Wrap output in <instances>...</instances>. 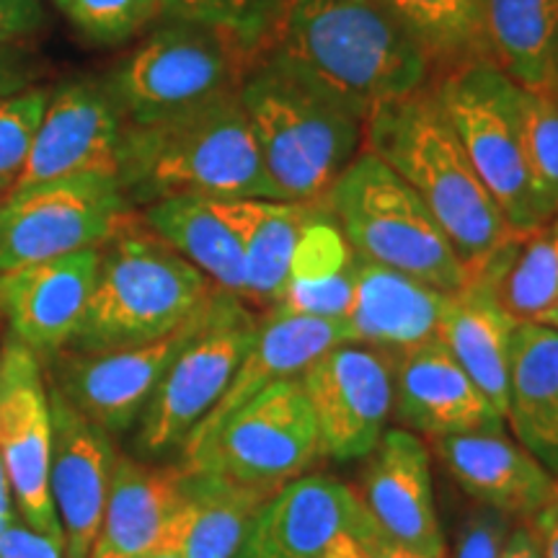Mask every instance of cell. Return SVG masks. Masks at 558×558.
<instances>
[{"mask_svg": "<svg viewBox=\"0 0 558 558\" xmlns=\"http://www.w3.org/2000/svg\"><path fill=\"white\" fill-rule=\"evenodd\" d=\"M264 54L365 120L435 75L427 50L378 0H282Z\"/></svg>", "mask_w": 558, "mask_h": 558, "instance_id": "6da1fadb", "label": "cell"}, {"mask_svg": "<svg viewBox=\"0 0 558 558\" xmlns=\"http://www.w3.org/2000/svg\"><path fill=\"white\" fill-rule=\"evenodd\" d=\"M120 184L135 209L179 194L282 199L264 169L239 90L166 120L124 124Z\"/></svg>", "mask_w": 558, "mask_h": 558, "instance_id": "7a4b0ae2", "label": "cell"}, {"mask_svg": "<svg viewBox=\"0 0 558 558\" xmlns=\"http://www.w3.org/2000/svg\"><path fill=\"white\" fill-rule=\"evenodd\" d=\"M365 148L422 197L471 275L512 233L465 156L432 81L367 117Z\"/></svg>", "mask_w": 558, "mask_h": 558, "instance_id": "3957f363", "label": "cell"}, {"mask_svg": "<svg viewBox=\"0 0 558 558\" xmlns=\"http://www.w3.org/2000/svg\"><path fill=\"white\" fill-rule=\"evenodd\" d=\"M264 169L284 202L318 205L365 150V117L271 54L239 88Z\"/></svg>", "mask_w": 558, "mask_h": 558, "instance_id": "277c9868", "label": "cell"}, {"mask_svg": "<svg viewBox=\"0 0 558 558\" xmlns=\"http://www.w3.org/2000/svg\"><path fill=\"white\" fill-rule=\"evenodd\" d=\"M218 292L132 209L99 246V269L75 352L137 347L184 326Z\"/></svg>", "mask_w": 558, "mask_h": 558, "instance_id": "5b68a950", "label": "cell"}, {"mask_svg": "<svg viewBox=\"0 0 558 558\" xmlns=\"http://www.w3.org/2000/svg\"><path fill=\"white\" fill-rule=\"evenodd\" d=\"M324 205L354 254L422 279L448 295L471 282V271L429 207L367 148L337 179Z\"/></svg>", "mask_w": 558, "mask_h": 558, "instance_id": "8992f818", "label": "cell"}, {"mask_svg": "<svg viewBox=\"0 0 558 558\" xmlns=\"http://www.w3.org/2000/svg\"><path fill=\"white\" fill-rule=\"evenodd\" d=\"M254 62L207 26L160 19L104 81L124 124H150L235 94Z\"/></svg>", "mask_w": 558, "mask_h": 558, "instance_id": "52a82bcc", "label": "cell"}, {"mask_svg": "<svg viewBox=\"0 0 558 558\" xmlns=\"http://www.w3.org/2000/svg\"><path fill=\"white\" fill-rule=\"evenodd\" d=\"M432 88L509 228L543 226L522 150L518 83L494 60L473 58L432 75Z\"/></svg>", "mask_w": 558, "mask_h": 558, "instance_id": "ba28073f", "label": "cell"}, {"mask_svg": "<svg viewBox=\"0 0 558 558\" xmlns=\"http://www.w3.org/2000/svg\"><path fill=\"white\" fill-rule=\"evenodd\" d=\"M320 456L318 424L303 383L288 378L262 390L207 439L181 452L179 465L275 494L305 476Z\"/></svg>", "mask_w": 558, "mask_h": 558, "instance_id": "9c48e42d", "label": "cell"}, {"mask_svg": "<svg viewBox=\"0 0 558 558\" xmlns=\"http://www.w3.org/2000/svg\"><path fill=\"white\" fill-rule=\"evenodd\" d=\"M259 316L230 292L218 290L197 333L153 390L137 432V448L160 456L181 448L209 411L218 407L243 357L254 344Z\"/></svg>", "mask_w": 558, "mask_h": 558, "instance_id": "30bf717a", "label": "cell"}, {"mask_svg": "<svg viewBox=\"0 0 558 558\" xmlns=\"http://www.w3.org/2000/svg\"><path fill=\"white\" fill-rule=\"evenodd\" d=\"M132 209L120 179L99 173L9 192L0 199V275L99 248Z\"/></svg>", "mask_w": 558, "mask_h": 558, "instance_id": "8fae6325", "label": "cell"}, {"mask_svg": "<svg viewBox=\"0 0 558 558\" xmlns=\"http://www.w3.org/2000/svg\"><path fill=\"white\" fill-rule=\"evenodd\" d=\"M52 409L41 360L19 339L0 347V465L9 478L19 518L62 543L50 492Z\"/></svg>", "mask_w": 558, "mask_h": 558, "instance_id": "7c38bea8", "label": "cell"}, {"mask_svg": "<svg viewBox=\"0 0 558 558\" xmlns=\"http://www.w3.org/2000/svg\"><path fill=\"white\" fill-rule=\"evenodd\" d=\"M316 416L320 448L339 463L367 458L393 416V352L380 347H331L300 375Z\"/></svg>", "mask_w": 558, "mask_h": 558, "instance_id": "4fadbf2b", "label": "cell"}, {"mask_svg": "<svg viewBox=\"0 0 558 558\" xmlns=\"http://www.w3.org/2000/svg\"><path fill=\"white\" fill-rule=\"evenodd\" d=\"M213 298L184 326L145 344L101 349V352L62 349L58 357L47 360L50 388L60 390L83 416L109 435L130 429L143 416L166 369L186 341L197 333Z\"/></svg>", "mask_w": 558, "mask_h": 558, "instance_id": "5bb4252c", "label": "cell"}, {"mask_svg": "<svg viewBox=\"0 0 558 558\" xmlns=\"http://www.w3.org/2000/svg\"><path fill=\"white\" fill-rule=\"evenodd\" d=\"M122 132V111L107 81L81 75L58 83L11 192L86 173L120 179Z\"/></svg>", "mask_w": 558, "mask_h": 558, "instance_id": "9a60e30c", "label": "cell"}, {"mask_svg": "<svg viewBox=\"0 0 558 558\" xmlns=\"http://www.w3.org/2000/svg\"><path fill=\"white\" fill-rule=\"evenodd\" d=\"M360 501L383 538L429 558H448L432 488V450L414 432L386 429L362 473Z\"/></svg>", "mask_w": 558, "mask_h": 558, "instance_id": "2e32d148", "label": "cell"}, {"mask_svg": "<svg viewBox=\"0 0 558 558\" xmlns=\"http://www.w3.org/2000/svg\"><path fill=\"white\" fill-rule=\"evenodd\" d=\"M99 269V248H83L50 262L0 275V318L9 337L39 360L58 357L73 344Z\"/></svg>", "mask_w": 558, "mask_h": 558, "instance_id": "e0dca14e", "label": "cell"}, {"mask_svg": "<svg viewBox=\"0 0 558 558\" xmlns=\"http://www.w3.org/2000/svg\"><path fill=\"white\" fill-rule=\"evenodd\" d=\"M50 492L65 558H88L107 507L117 450L109 432L96 427L54 388H50Z\"/></svg>", "mask_w": 558, "mask_h": 558, "instance_id": "ac0fdd59", "label": "cell"}, {"mask_svg": "<svg viewBox=\"0 0 558 558\" xmlns=\"http://www.w3.org/2000/svg\"><path fill=\"white\" fill-rule=\"evenodd\" d=\"M393 352V416L427 439L499 429L505 418L439 339Z\"/></svg>", "mask_w": 558, "mask_h": 558, "instance_id": "d6986e66", "label": "cell"}, {"mask_svg": "<svg viewBox=\"0 0 558 558\" xmlns=\"http://www.w3.org/2000/svg\"><path fill=\"white\" fill-rule=\"evenodd\" d=\"M365 507L352 486L300 476L264 501L235 558H324L344 530H357Z\"/></svg>", "mask_w": 558, "mask_h": 558, "instance_id": "ffe728a7", "label": "cell"}, {"mask_svg": "<svg viewBox=\"0 0 558 558\" xmlns=\"http://www.w3.org/2000/svg\"><path fill=\"white\" fill-rule=\"evenodd\" d=\"M429 450L478 505L507 518H533L558 494V478L505 429L429 439Z\"/></svg>", "mask_w": 558, "mask_h": 558, "instance_id": "44dd1931", "label": "cell"}, {"mask_svg": "<svg viewBox=\"0 0 558 558\" xmlns=\"http://www.w3.org/2000/svg\"><path fill=\"white\" fill-rule=\"evenodd\" d=\"M347 341H352V337H349L344 320L264 311L259 316L254 344L243 357L233 383L222 393L218 407L202 418L179 450H192L194 445L213 435L230 414H235L243 403L259 396L262 390H267L279 380L300 378L311 362H316L331 347L347 344Z\"/></svg>", "mask_w": 558, "mask_h": 558, "instance_id": "7402d4cb", "label": "cell"}, {"mask_svg": "<svg viewBox=\"0 0 558 558\" xmlns=\"http://www.w3.org/2000/svg\"><path fill=\"white\" fill-rule=\"evenodd\" d=\"M450 298L422 279L354 254V292L344 324L357 344L407 349L437 339Z\"/></svg>", "mask_w": 558, "mask_h": 558, "instance_id": "603a6c76", "label": "cell"}, {"mask_svg": "<svg viewBox=\"0 0 558 558\" xmlns=\"http://www.w3.org/2000/svg\"><path fill=\"white\" fill-rule=\"evenodd\" d=\"M181 465H148L117 456L104 518L88 558H137L163 541L181 505Z\"/></svg>", "mask_w": 558, "mask_h": 558, "instance_id": "cb8c5ba5", "label": "cell"}, {"mask_svg": "<svg viewBox=\"0 0 558 558\" xmlns=\"http://www.w3.org/2000/svg\"><path fill=\"white\" fill-rule=\"evenodd\" d=\"M505 422L558 478V331L550 326L535 320L514 326Z\"/></svg>", "mask_w": 558, "mask_h": 558, "instance_id": "d4e9b609", "label": "cell"}, {"mask_svg": "<svg viewBox=\"0 0 558 558\" xmlns=\"http://www.w3.org/2000/svg\"><path fill=\"white\" fill-rule=\"evenodd\" d=\"M269 497L262 488L241 486L213 473L184 471L181 505L160 543L177 548L181 558H235L251 522Z\"/></svg>", "mask_w": 558, "mask_h": 558, "instance_id": "484cf974", "label": "cell"}, {"mask_svg": "<svg viewBox=\"0 0 558 558\" xmlns=\"http://www.w3.org/2000/svg\"><path fill=\"white\" fill-rule=\"evenodd\" d=\"M215 207L241 243L246 305L259 311L277 308L313 205L282 199H215Z\"/></svg>", "mask_w": 558, "mask_h": 558, "instance_id": "4316f807", "label": "cell"}, {"mask_svg": "<svg viewBox=\"0 0 558 558\" xmlns=\"http://www.w3.org/2000/svg\"><path fill=\"white\" fill-rule=\"evenodd\" d=\"M518 324L520 320L499 308L486 288L471 279L450 298L437 329V339L448 347V352L471 375L501 418H507L512 333Z\"/></svg>", "mask_w": 558, "mask_h": 558, "instance_id": "83f0119b", "label": "cell"}, {"mask_svg": "<svg viewBox=\"0 0 558 558\" xmlns=\"http://www.w3.org/2000/svg\"><path fill=\"white\" fill-rule=\"evenodd\" d=\"M354 292V251L324 202L311 207L292 254L290 277L277 308L298 316L344 320Z\"/></svg>", "mask_w": 558, "mask_h": 558, "instance_id": "f1b7e54d", "label": "cell"}, {"mask_svg": "<svg viewBox=\"0 0 558 558\" xmlns=\"http://www.w3.org/2000/svg\"><path fill=\"white\" fill-rule=\"evenodd\" d=\"M158 239L177 248L215 288L246 303V264L233 228L215 207V199L197 194L156 199L137 209Z\"/></svg>", "mask_w": 558, "mask_h": 558, "instance_id": "f546056e", "label": "cell"}, {"mask_svg": "<svg viewBox=\"0 0 558 558\" xmlns=\"http://www.w3.org/2000/svg\"><path fill=\"white\" fill-rule=\"evenodd\" d=\"M514 320H541L558 305V215L533 230H512L473 271Z\"/></svg>", "mask_w": 558, "mask_h": 558, "instance_id": "4dcf8cb0", "label": "cell"}, {"mask_svg": "<svg viewBox=\"0 0 558 558\" xmlns=\"http://www.w3.org/2000/svg\"><path fill=\"white\" fill-rule=\"evenodd\" d=\"M486 58L522 88L558 83V0H481Z\"/></svg>", "mask_w": 558, "mask_h": 558, "instance_id": "1f68e13d", "label": "cell"}, {"mask_svg": "<svg viewBox=\"0 0 558 558\" xmlns=\"http://www.w3.org/2000/svg\"><path fill=\"white\" fill-rule=\"evenodd\" d=\"M418 39L435 73L473 58H486L481 0H378Z\"/></svg>", "mask_w": 558, "mask_h": 558, "instance_id": "d6a6232c", "label": "cell"}, {"mask_svg": "<svg viewBox=\"0 0 558 558\" xmlns=\"http://www.w3.org/2000/svg\"><path fill=\"white\" fill-rule=\"evenodd\" d=\"M520 124L535 213L548 222L558 215V83L520 86Z\"/></svg>", "mask_w": 558, "mask_h": 558, "instance_id": "836d02e7", "label": "cell"}, {"mask_svg": "<svg viewBox=\"0 0 558 558\" xmlns=\"http://www.w3.org/2000/svg\"><path fill=\"white\" fill-rule=\"evenodd\" d=\"M282 0H160L163 19L192 21L222 34L251 60L267 52Z\"/></svg>", "mask_w": 558, "mask_h": 558, "instance_id": "e575fe53", "label": "cell"}, {"mask_svg": "<svg viewBox=\"0 0 558 558\" xmlns=\"http://www.w3.org/2000/svg\"><path fill=\"white\" fill-rule=\"evenodd\" d=\"M65 16L88 45L122 47L163 19L160 0H68Z\"/></svg>", "mask_w": 558, "mask_h": 558, "instance_id": "d590c367", "label": "cell"}, {"mask_svg": "<svg viewBox=\"0 0 558 558\" xmlns=\"http://www.w3.org/2000/svg\"><path fill=\"white\" fill-rule=\"evenodd\" d=\"M50 94L52 86L41 83L24 94L0 99V190L11 192L24 169Z\"/></svg>", "mask_w": 558, "mask_h": 558, "instance_id": "8d00e7d4", "label": "cell"}, {"mask_svg": "<svg viewBox=\"0 0 558 558\" xmlns=\"http://www.w3.org/2000/svg\"><path fill=\"white\" fill-rule=\"evenodd\" d=\"M509 530H512V518L478 505L471 509L469 518L460 525L456 546H452L448 558H499Z\"/></svg>", "mask_w": 558, "mask_h": 558, "instance_id": "74e56055", "label": "cell"}, {"mask_svg": "<svg viewBox=\"0 0 558 558\" xmlns=\"http://www.w3.org/2000/svg\"><path fill=\"white\" fill-rule=\"evenodd\" d=\"M45 75L47 62L32 50V45H0V99L41 86Z\"/></svg>", "mask_w": 558, "mask_h": 558, "instance_id": "f35d334b", "label": "cell"}, {"mask_svg": "<svg viewBox=\"0 0 558 558\" xmlns=\"http://www.w3.org/2000/svg\"><path fill=\"white\" fill-rule=\"evenodd\" d=\"M47 24L41 0H0V45H32L47 32Z\"/></svg>", "mask_w": 558, "mask_h": 558, "instance_id": "ab89813d", "label": "cell"}, {"mask_svg": "<svg viewBox=\"0 0 558 558\" xmlns=\"http://www.w3.org/2000/svg\"><path fill=\"white\" fill-rule=\"evenodd\" d=\"M0 558H65V548L13 514L0 538Z\"/></svg>", "mask_w": 558, "mask_h": 558, "instance_id": "60d3db41", "label": "cell"}, {"mask_svg": "<svg viewBox=\"0 0 558 558\" xmlns=\"http://www.w3.org/2000/svg\"><path fill=\"white\" fill-rule=\"evenodd\" d=\"M525 522L533 527L535 538H538L546 558H558V494Z\"/></svg>", "mask_w": 558, "mask_h": 558, "instance_id": "b9f144b4", "label": "cell"}, {"mask_svg": "<svg viewBox=\"0 0 558 558\" xmlns=\"http://www.w3.org/2000/svg\"><path fill=\"white\" fill-rule=\"evenodd\" d=\"M499 558H546V554H543V548H541L538 538H535L533 527L522 520L520 525H512V530H509L505 548H501Z\"/></svg>", "mask_w": 558, "mask_h": 558, "instance_id": "7bdbcfd3", "label": "cell"}, {"mask_svg": "<svg viewBox=\"0 0 558 558\" xmlns=\"http://www.w3.org/2000/svg\"><path fill=\"white\" fill-rule=\"evenodd\" d=\"M13 507H11V486L9 478H5L3 465H0V520H11Z\"/></svg>", "mask_w": 558, "mask_h": 558, "instance_id": "ee69618b", "label": "cell"}, {"mask_svg": "<svg viewBox=\"0 0 558 558\" xmlns=\"http://www.w3.org/2000/svg\"><path fill=\"white\" fill-rule=\"evenodd\" d=\"M137 558H181V554L173 546H166V543H160V546H156V548H150L148 554H143V556H137Z\"/></svg>", "mask_w": 558, "mask_h": 558, "instance_id": "f6af8a7d", "label": "cell"}, {"mask_svg": "<svg viewBox=\"0 0 558 558\" xmlns=\"http://www.w3.org/2000/svg\"><path fill=\"white\" fill-rule=\"evenodd\" d=\"M535 324L550 326V329H556V331H558V308H554V311H548V313H546V316H543L541 320H535Z\"/></svg>", "mask_w": 558, "mask_h": 558, "instance_id": "bcb514c9", "label": "cell"}, {"mask_svg": "<svg viewBox=\"0 0 558 558\" xmlns=\"http://www.w3.org/2000/svg\"><path fill=\"white\" fill-rule=\"evenodd\" d=\"M393 554H396V558H429V556H422V554H416V550H409V548H401V546H396V543H393Z\"/></svg>", "mask_w": 558, "mask_h": 558, "instance_id": "7dc6e473", "label": "cell"}, {"mask_svg": "<svg viewBox=\"0 0 558 558\" xmlns=\"http://www.w3.org/2000/svg\"><path fill=\"white\" fill-rule=\"evenodd\" d=\"M52 3H54V5H58V9L62 11V9H65V3H68V0H52Z\"/></svg>", "mask_w": 558, "mask_h": 558, "instance_id": "c3c4849f", "label": "cell"}, {"mask_svg": "<svg viewBox=\"0 0 558 558\" xmlns=\"http://www.w3.org/2000/svg\"><path fill=\"white\" fill-rule=\"evenodd\" d=\"M9 525V520H0V538H3V530Z\"/></svg>", "mask_w": 558, "mask_h": 558, "instance_id": "681fc988", "label": "cell"}, {"mask_svg": "<svg viewBox=\"0 0 558 558\" xmlns=\"http://www.w3.org/2000/svg\"><path fill=\"white\" fill-rule=\"evenodd\" d=\"M5 194H9V192H5V190H0V199H3V197H5Z\"/></svg>", "mask_w": 558, "mask_h": 558, "instance_id": "f907efd6", "label": "cell"}, {"mask_svg": "<svg viewBox=\"0 0 558 558\" xmlns=\"http://www.w3.org/2000/svg\"><path fill=\"white\" fill-rule=\"evenodd\" d=\"M556 308H558V305H556Z\"/></svg>", "mask_w": 558, "mask_h": 558, "instance_id": "816d5d0a", "label": "cell"}]
</instances>
